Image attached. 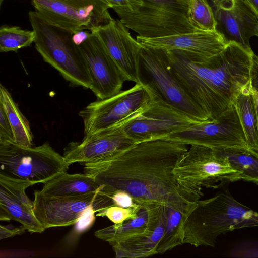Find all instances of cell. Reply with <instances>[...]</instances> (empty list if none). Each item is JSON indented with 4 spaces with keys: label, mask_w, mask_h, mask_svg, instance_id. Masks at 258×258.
<instances>
[{
    "label": "cell",
    "mask_w": 258,
    "mask_h": 258,
    "mask_svg": "<svg viewBox=\"0 0 258 258\" xmlns=\"http://www.w3.org/2000/svg\"><path fill=\"white\" fill-rule=\"evenodd\" d=\"M137 40L145 46L167 51H183L192 61L203 63L220 53L228 42L218 31L197 30L157 38H145L139 36Z\"/></svg>",
    "instance_id": "cell-15"
},
{
    "label": "cell",
    "mask_w": 258,
    "mask_h": 258,
    "mask_svg": "<svg viewBox=\"0 0 258 258\" xmlns=\"http://www.w3.org/2000/svg\"><path fill=\"white\" fill-rule=\"evenodd\" d=\"M25 230L26 229L22 225L13 229L1 225L0 239L9 238L16 235H21L25 232Z\"/></svg>",
    "instance_id": "cell-37"
},
{
    "label": "cell",
    "mask_w": 258,
    "mask_h": 258,
    "mask_svg": "<svg viewBox=\"0 0 258 258\" xmlns=\"http://www.w3.org/2000/svg\"><path fill=\"white\" fill-rule=\"evenodd\" d=\"M152 96L140 83L104 99L90 103L79 112L83 122L84 136L109 127L139 112Z\"/></svg>",
    "instance_id": "cell-8"
},
{
    "label": "cell",
    "mask_w": 258,
    "mask_h": 258,
    "mask_svg": "<svg viewBox=\"0 0 258 258\" xmlns=\"http://www.w3.org/2000/svg\"><path fill=\"white\" fill-rule=\"evenodd\" d=\"M171 71L209 121L228 110L250 79L252 55L234 41L203 63L180 50L167 51Z\"/></svg>",
    "instance_id": "cell-2"
},
{
    "label": "cell",
    "mask_w": 258,
    "mask_h": 258,
    "mask_svg": "<svg viewBox=\"0 0 258 258\" xmlns=\"http://www.w3.org/2000/svg\"><path fill=\"white\" fill-rule=\"evenodd\" d=\"M250 83L254 94L256 109L258 116V56L252 55V63L250 71ZM258 155V148L255 153Z\"/></svg>",
    "instance_id": "cell-35"
},
{
    "label": "cell",
    "mask_w": 258,
    "mask_h": 258,
    "mask_svg": "<svg viewBox=\"0 0 258 258\" xmlns=\"http://www.w3.org/2000/svg\"><path fill=\"white\" fill-rule=\"evenodd\" d=\"M168 207L162 206L159 221L150 234L112 245L117 258L147 257L158 254L157 248L164 234Z\"/></svg>",
    "instance_id": "cell-21"
},
{
    "label": "cell",
    "mask_w": 258,
    "mask_h": 258,
    "mask_svg": "<svg viewBox=\"0 0 258 258\" xmlns=\"http://www.w3.org/2000/svg\"><path fill=\"white\" fill-rule=\"evenodd\" d=\"M174 174L181 184L196 191L204 187L216 189L242 180L241 173L215 149L199 145H190Z\"/></svg>",
    "instance_id": "cell-7"
},
{
    "label": "cell",
    "mask_w": 258,
    "mask_h": 258,
    "mask_svg": "<svg viewBox=\"0 0 258 258\" xmlns=\"http://www.w3.org/2000/svg\"><path fill=\"white\" fill-rule=\"evenodd\" d=\"M258 226V213L228 190L194 203L183 214V243L215 247L218 237L236 229Z\"/></svg>",
    "instance_id": "cell-3"
},
{
    "label": "cell",
    "mask_w": 258,
    "mask_h": 258,
    "mask_svg": "<svg viewBox=\"0 0 258 258\" xmlns=\"http://www.w3.org/2000/svg\"><path fill=\"white\" fill-rule=\"evenodd\" d=\"M233 104L245 134L247 147L255 153L258 148V116L250 81L237 95Z\"/></svg>",
    "instance_id": "cell-23"
},
{
    "label": "cell",
    "mask_w": 258,
    "mask_h": 258,
    "mask_svg": "<svg viewBox=\"0 0 258 258\" xmlns=\"http://www.w3.org/2000/svg\"><path fill=\"white\" fill-rule=\"evenodd\" d=\"M182 1L189 4L191 0H182Z\"/></svg>",
    "instance_id": "cell-40"
},
{
    "label": "cell",
    "mask_w": 258,
    "mask_h": 258,
    "mask_svg": "<svg viewBox=\"0 0 258 258\" xmlns=\"http://www.w3.org/2000/svg\"><path fill=\"white\" fill-rule=\"evenodd\" d=\"M187 145L165 138L136 143L113 158L84 163V173L107 195L121 190L143 207L165 206L184 213L204 195L181 184L174 174Z\"/></svg>",
    "instance_id": "cell-1"
},
{
    "label": "cell",
    "mask_w": 258,
    "mask_h": 258,
    "mask_svg": "<svg viewBox=\"0 0 258 258\" xmlns=\"http://www.w3.org/2000/svg\"><path fill=\"white\" fill-rule=\"evenodd\" d=\"M144 109L109 127L84 136L81 141L69 143L64 149L65 160L70 165L84 164L111 159L120 154L136 143L126 134L125 125Z\"/></svg>",
    "instance_id": "cell-11"
},
{
    "label": "cell",
    "mask_w": 258,
    "mask_h": 258,
    "mask_svg": "<svg viewBox=\"0 0 258 258\" xmlns=\"http://www.w3.org/2000/svg\"><path fill=\"white\" fill-rule=\"evenodd\" d=\"M184 213L168 207L166 225L158 248V254H162L177 246L183 244L182 218Z\"/></svg>",
    "instance_id": "cell-26"
},
{
    "label": "cell",
    "mask_w": 258,
    "mask_h": 258,
    "mask_svg": "<svg viewBox=\"0 0 258 258\" xmlns=\"http://www.w3.org/2000/svg\"><path fill=\"white\" fill-rule=\"evenodd\" d=\"M258 19V0H243Z\"/></svg>",
    "instance_id": "cell-39"
},
{
    "label": "cell",
    "mask_w": 258,
    "mask_h": 258,
    "mask_svg": "<svg viewBox=\"0 0 258 258\" xmlns=\"http://www.w3.org/2000/svg\"><path fill=\"white\" fill-rule=\"evenodd\" d=\"M220 1H221V0H214V1L215 2H218Z\"/></svg>",
    "instance_id": "cell-42"
},
{
    "label": "cell",
    "mask_w": 258,
    "mask_h": 258,
    "mask_svg": "<svg viewBox=\"0 0 258 258\" xmlns=\"http://www.w3.org/2000/svg\"><path fill=\"white\" fill-rule=\"evenodd\" d=\"M35 33L17 26H3L0 29V51H17L30 46L35 40Z\"/></svg>",
    "instance_id": "cell-27"
},
{
    "label": "cell",
    "mask_w": 258,
    "mask_h": 258,
    "mask_svg": "<svg viewBox=\"0 0 258 258\" xmlns=\"http://www.w3.org/2000/svg\"><path fill=\"white\" fill-rule=\"evenodd\" d=\"M14 142L10 123L3 105L0 103V142Z\"/></svg>",
    "instance_id": "cell-34"
},
{
    "label": "cell",
    "mask_w": 258,
    "mask_h": 258,
    "mask_svg": "<svg viewBox=\"0 0 258 258\" xmlns=\"http://www.w3.org/2000/svg\"><path fill=\"white\" fill-rule=\"evenodd\" d=\"M165 139L187 145L213 148L247 147L245 134L234 105L216 120L201 122Z\"/></svg>",
    "instance_id": "cell-13"
},
{
    "label": "cell",
    "mask_w": 258,
    "mask_h": 258,
    "mask_svg": "<svg viewBox=\"0 0 258 258\" xmlns=\"http://www.w3.org/2000/svg\"><path fill=\"white\" fill-rule=\"evenodd\" d=\"M214 149L233 169L241 173L242 180L258 184V155L245 147Z\"/></svg>",
    "instance_id": "cell-25"
},
{
    "label": "cell",
    "mask_w": 258,
    "mask_h": 258,
    "mask_svg": "<svg viewBox=\"0 0 258 258\" xmlns=\"http://www.w3.org/2000/svg\"><path fill=\"white\" fill-rule=\"evenodd\" d=\"M120 20L109 23L91 30L103 43L109 53L127 79L138 83V60L142 45L131 35Z\"/></svg>",
    "instance_id": "cell-16"
},
{
    "label": "cell",
    "mask_w": 258,
    "mask_h": 258,
    "mask_svg": "<svg viewBox=\"0 0 258 258\" xmlns=\"http://www.w3.org/2000/svg\"><path fill=\"white\" fill-rule=\"evenodd\" d=\"M161 207L145 206L136 218L98 230L95 232V236L112 246L148 235L154 231L159 221Z\"/></svg>",
    "instance_id": "cell-20"
},
{
    "label": "cell",
    "mask_w": 258,
    "mask_h": 258,
    "mask_svg": "<svg viewBox=\"0 0 258 258\" xmlns=\"http://www.w3.org/2000/svg\"><path fill=\"white\" fill-rule=\"evenodd\" d=\"M142 207L125 208L112 205L97 212L96 215L106 217L114 224H121L136 218Z\"/></svg>",
    "instance_id": "cell-29"
},
{
    "label": "cell",
    "mask_w": 258,
    "mask_h": 258,
    "mask_svg": "<svg viewBox=\"0 0 258 258\" xmlns=\"http://www.w3.org/2000/svg\"><path fill=\"white\" fill-rule=\"evenodd\" d=\"M146 5L159 8L187 16L189 4L182 0H141Z\"/></svg>",
    "instance_id": "cell-31"
},
{
    "label": "cell",
    "mask_w": 258,
    "mask_h": 258,
    "mask_svg": "<svg viewBox=\"0 0 258 258\" xmlns=\"http://www.w3.org/2000/svg\"><path fill=\"white\" fill-rule=\"evenodd\" d=\"M31 1L35 12L46 22L72 33L81 30L90 31L92 28L110 21L100 15L93 6L79 8L62 0Z\"/></svg>",
    "instance_id": "cell-17"
},
{
    "label": "cell",
    "mask_w": 258,
    "mask_h": 258,
    "mask_svg": "<svg viewBox=\"0 0 258 258\" xmlns=\"http://www.w3.org/2000/svg\"><path fill=\"white\" fill-rule=\"evenodd\" d=\"M96 210L93 207L88 208L81 215L77 222L74 224V227L72 233L67 237L66 243L69 245L73 239L75 241L77 237L87 231L93 224L95 217V213ZM73 240L72 244H73Z\"/></svg>",
    "instance_id": "cell-30"
},
{
    "label": "cell",
    "mask_w": 258,
    "mask_h": 258,
    "mask_svg": "<svg viewBox=\"0 0 258 258\" xmlns=\"http://www.w3.org/2000/svg\"><path fill=\"white\" fill-rule=\"evenodd\" d=\"M108 195L110 196L114 205L125 208L143 207L138 204L133 197L125 191L114 190L110 192Z\"/></svg>",
    "instance_id": "cell-33"
},
{
    "label": "cell",
    "mask_w": 258,
    "mask_h": 258,
    "mask_svg": "<svg viewBox=\"0 0 258 258\" xmlns=\"http://www.w3.org/2000/svg\"><path fill=\"white\" fill-rule=\"evenodd\" d=\"M256 36H258V27H257V32H256Z\"/></svg>",
    "instance_id": "cell-41"
},
{
    "label": "cell",
    "mask_w": 258,
    "mask_h": 258,
    "mask_svg": "<svg viewBox=\"0 0 258 258\" xmlns=\"http://www.w3.org/2000/svg\"><path fill=\"white\" fill-rule=\"evenodd\" d=\"M103 189V186L84 173H65L43 183L40 192L47 197L66 198L93 193Z\"/></svg>",
    "instance_id": "cell-22"
},
{
    "label": "cell",
    "mask_w": 258,
    "mask_h": 258,
    "mask_svg": "<svg viewBox=\"0 0 258 258\" xmlns=\"http://www.w3.org/2000/svg\"><path fill=\"white\" fill-rule=\"evenodd\" d=\"M152 96L144 110L124 126L126 134L136 143L164 139L201 122Z\"/></svg>",
    "instance_id": "cell-9"
},
{
    "label": "cell",
    "mask_w": 258,
    "mask_h": 258,
    "mask_svg": "<svg viewBox=\"0 0 258 258\" xmlns=\"http://www.w3.org/2000/svg\"><path fill=\"white\" fill-rule=\"evenodd\" d=\"M69 4L79 8L93 6L102 16L109 21L113 19L108 12L109 8L103 0H62Z\"/></svg>",
    "instance_id": "cell-32"
},
{
    "label": "cell",
    "mask_w": 258,
    "mask_h": 258,
    "mask_svg": "<svg viewBox=\"0 0 258 258\" xmlns=\"http://www.w3.org/2000/svg\"><path fill=\"white\" fill-rule=\"evenodd\" d=\"M33 213L46 229L74 225L83 213L93 207L97 212L112 205L109 195L102 190L76 197L56 198L47 197L40 191L34 192Z\"/></svg>",
    "instance_id": "cell-10"
},
{
    "label": "cell",
    "mask_w": 258,
    "mask_h": 258,
    "mask_svg": "<svg viewBox=\"0 0 258 258\" xmlns=\"http://www.w3.org/2000/svg\"><path fill=\"white\" fill-rule=\"evenodd\" d=\"M0 103L10 123L14 142L23 146H33V135L29 121L19 109L10 92L2 84L0 85Z\"/></svg>",
    "instance_id": "cell-24"
},
{
    "label": "cell",
    "mask_w": 258,
    "mask_h": 258,
    "mask_svg": "<svg viewBox=\"0 0 258 258\" xmlns=\"http://www.w3.org/2000/svg\"><path fill=\"white\" fill-rule=\"evenodd\" d=\"M91 34L89 30H79L73 33L72 39L75 45L79 46L90 37Z\"/></svg>",
    "instance_id": "cell-38"
},
{
    "label": "cell",
    "mask_w": 258,
    "mask_h": 258,
    "mask_svg": "<svg viewBox=\"0 0 258 258\" xmlns=\"http://www.w3.org/2000/svg\"><path fill=\"white\" fill-rule=\"evenodd\" d=\"M31 183L11 179L0 175V219L20 223L31 233L43 232L42 227L33 213V202L25 190Z\"/></svg>",
    "instance_id": "cell-19"
},
{
    "label": "cell",
    "mask_w": 258,
    "mask_h": 258,
    "mask_svg": "<svg viewBox=\"0 0 258 258\" xmlns=\"http://www.w3.org/2000/svg\"><path fill=\"white\" fill-rule=\"evenodd\" d=\"M109 8H122L134 10L140 7L141 0H103Z\"/></svg>",
    "instance_id": "cell-36"
},
{
    "label": "cell",
    "mask_w": 258,
    "mask_h": 258,
    "mask_svg": "<svg viewBox=\"0 0 258 258\" xmlns=\"http://www.w3.org/2000/svg\"><path fill=\"white\" fill-rule=\"evenodd\" d=\"M28 17L35 48L44 61L72 85L91 89L92 79L79 46L73 42V33L50 25L35 11H30Z\"/></svg>",
    "instance_id": "cell-4"
},
{
    "label": "cell",
    "mask_w": 258,
    "mask_h": 258,
    "mask_svg": "<svg viewBox=\"0 0 258 258\" xmlns=\"http://www.w3.org/2000/svg\"><path fill=\"white\" fill-rule=\"evenodd\" d=\"M91 32L79 47L92 79L91 90L98 99H104L120 92L127 79L98 36Z\"/></svg>",
    "instance_id": "cell-14"
},
{
    "label": "cell",
    "mask_w": 258,
    "mask_h": 258,
    "mask_svg": "<svg viewBox=\"0 0 258 258\" xmlns=\"http://www.w3.org/2000/svg\"><path fill=\"white\" fill-rule=\"evenodd\" d=\"M187 18L196 28L204 31H217V23L214 11L207 0H191Z\"/></svg>",
    "instance_id": "cell-28"
},
{
    "label": "cell",
    "mask_w": 258,
    "mask_h": 258,
    "mask_svg": "<svg viewBox=\"0 0 258 258\" xmlns=\"http://www.w3.org/2000/svg\"><path fill=\"white\" fill-rule=\"evenodd\" d=\"M69 164L48 142L25 147L14 142H0V175L31 183H44L67 173Z\"/></svg>",
    "instance_id": "cell-6"
},
{
    "label": "cell",
    "mask_w": 258,
    "mask_h": 258,
    "mask_svg": "<svg viewBox=\"0 0 258 258\" xmlns=\"http://www.w3.org/2000/svg\"><path fill=\"white\" fill-rule=\"evenodd\" d=\"M113 10L126 28L145 38H161L198 30L186 15L143 4L134 10L122 8Z\"/></svg>",
    "instance_id": "cell-12"
},
{
    "label": "cell",
    "mask_w": 258,
    "mask_h": 258,
    "mask_svg": "<svg viewBox=\"0 0 258 258\" xmlns=\"http://www.w3.org/2000/svg\"><path fill=\"white\" fill-rule=\"evenodd\" d=\"M138 83L156 97L194 119L208 118L170 68L165 50L142 45L138 60Z\"/></svg>",
    "instance_id": "cell-5"
},
{
    "label": "cell",
    "mask_w": 258,
    "mask_h": 258,
    "mask_svg": "<svg viewBox=\"0 0 258 258\" xmlns=\"http://www.w3.org/2000/svg\"><path fill=\"white\" fill-rule=\"evenodd\" d=\"M214 11L217 25L228 42L234 41L250 52L249 40L256 36L258 19L243 0L214 1Z\"/></svg>",
    "instance_id": "cell-18"
}]
</instances>
